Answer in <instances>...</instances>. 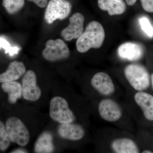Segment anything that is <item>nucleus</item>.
Listing matches in <instances>:
<instances>
[{"mask_svg": "<svg viewBox=\"0 0 153 153\" xmlns=\"http://www.w3.org/2000/svg\"><path fill=\"white\" fill-rule=\"evenodd\" d=\"M50 117L61 124L71 123L75 120L74 113L69 108L68 102L61 97H53L50 102Z\"/></svg>", "mask_w": 153, "mask_h": 153, "instance_id": "obj_3", "label": "nucleus"}, {"mask_svg": "<svg viewBox=\"0 0 153 153\" xmlns=\"http://www.w3.org/2000/svg\"><path fill=\"white\" fill-rule=\"evenodd\" d=\"M98 5L102 10L107 11L111 16L124 13L126 7L123 0H98Z\"/></svg>", "mask_w": 153, "mask_h": 153, "instance_id": "obj_15", "label": "nucleus"}, {"mask_svg": "<svg viewBox=\"0 0 153 153\" xmlns=\"http://www.w3.org/2000/svg\"><path fill=\"white\" fill-rule=\"evenodd\" d=\"M6 127L11 142L22 146L29 143L30 132L21 120L16 117L9 118L6 122Z\"/></svg>", "mask_w": 153, "mask_h": 153, "instance_id": "obj_5", "label": "nucleus"}, {"mask_svg": "<svg viewBox=\"0 0 153 153\" xmlns=\"http://www.w3.org/2000/svg\"><path fill=\"white\" fill-rule=\"evenodd\" d=\"M105 33L99 22L92 21L87 25L82 35L77 38L76 48L80 53H85L91 48L98 49L103 44Z\"/></svg>", "mask_w": 153, "mask_h": 153, "instance_id": "obj_1", "label": "nucleus"}, {"mask_svg": "<svg viewBox=\"0 0 153 153\" xmlns=\"http://www.w3.org/2000/svg\"><path fill=\"white\" fill-rule=\"evenodd\" d=\"M119 56L124 60L131 61L139 60L144 54V49L140 44L134 42H126L117 49Z\"/></svg>", "mask_w": 153, "mask_h": 153, "instance_id": "obj_11", "label": "nucleus"}, {"mask_svg": "<svg viewBox=\"0 0 153 153\" xmlns=\"http://www.w3.org/2000/svg\"><path fill=\"white\" fill-rule=\"evenodd\" d=\"M151 78H152V85L153 88V73L152 74V76H151Z\"/></svg>", "mask_w": 153, "mask_h": 153, "instance_id": "obj_27", "label": "nucleus"}, {"mask_svg": "<svg viewBox=\"0 0 153 153\" xmlns=\"http://www.w3.org/2000/svg\"><path fill=\"white\" fill-rule=\"evenodd\" d=\"M22 95L26 100L36 101L41 97V88L37 84V76L32 70H28L22 80Z\"/></svg>", "mask_w": 153, "mask_h": 153, "instance_id": "obj_7", "label": "nucleus"}, {"mask_svg": "<svg viewBox=\"0 0 153 153\" xmlns=\"http://www.w3.org/2000/svg\"><path fill=\"white\" fill-rule=\"evenodd\" d=\"M25 0H3L2 5L8 13L14 15L25 6Z\"/></svg>", "mask_w": 153, "mask_h": 153, "instance_id": "obj_19", "label": "nucleus"}, {"mask_svg": "<svg viewBox=\"0 0 153 153\" xmlns=\"http://www.w3.org/2000/svg\"><path fill=\"white\" fill-rule=\"evenodd\" d=\"M11 140L4 124L0 121V150H6L10 146Z\"/></svg>", "mask_w": 153, "mask_h": 153, "instance_id": "obj_20", "label": "nucleus"}, {"mask_svg": "<svg viewBox=\"0 0 153 153\" xmlns=\"http://www.w3.org/2000/svg\"><path fill=\"white\" fill-rule=\"evenodd\" d=\"M137 0H126L127 4L129 6H132L135 4Z\"/></svg>", "mask_w": 153, "mask_h": 153, "instance_id": "obj_24", "label": "nucleus"}, {"mask_svg": "<svg viewBox=\"0 0 153 153\" xmlns=\"http://www.w3.org/2000/svg\"><path fill=\"white\" fill-rule=\"evenodd\" d=\"M143 9L148 13H153V0H141Z\"/></svg>", "mask_w": 153, "mask_h": 153, "instance_id": "obj_22", "label": "nucleus"}, {"mask_svg": "<svg viewBox=\"0 0 153 153\" xmlns=\"http://www.w3.org/2000/svg\"><path fill=\"white\" fill-rule=\"evenodd\" d=\"M143 153H152L153 152L149 150H145L143 152Z\"/></svg>", "mask_w": 153, "mask_h": 153, "instance_id": "obj_26", "label": "nucleus"}, {"mask_svg": "<svg viewBox=\"0 0 153 153\" xmlns=\"http://www.w3.org/2000/svg\"><path fill=\"white\" fill-rule=\"evenodd\" d=\"M46 7L44 18L48 25L57 20L66 19L72 9L71 3L67 0H50Z\"/></svg>", "mask_w": 153, "mask_h": 153, "instance_id": "obj_4", "label": "nucleus"}, {"mask_svg": "<svg viewBox=\"0 0 153 153\" xmlns=\"http://www.w3.org/2000/svg\"><path fill=\"white\" fill-rule=\"evenodd\" d=\"M57 132L62 138L72 141L82 139L85 134L82 126L71 123L61 124L58 127Z\"/></svg>", "mask_w": 153, "mask_h": 153, "instance_id": "obj_12", "label": "nucleus"}, {"mask_svg": "<svg viewBox=\"0 0 153 153\" xmlns=\"http://www.w3.org/2000/svg\"><path fill=\"white\" fill-rule=\"evenodd\" d=\"M91 84L94 89L105 96L111 95L115 90L112 79L108 74L103 72L94 74L91 79Z\"/></svg>", "mask_w": 153, "mask_h": 153, "instance_id": "obj_10", "label": "nucleus"}, {"mask_svg": "<svg viewBox=\"0 0 153 153\" xmlns=\"http://www.w3.org/2000/svg\"><path fill=\"white\" fill-rule=\"evenodd\" d=\"M140 26L143 31L149 37H153V27L149 20L147 17L143 16L139 19Z\"/></svg>", "mask_w": 153, "mask_h": 153, "instance_id": "obj_21", "label": "nucleus"}, {"mask_svg": "<svg viewBox=\"0 0 153 153\" xmlns=\"http://www.w3.org/2000/svg\"><path fill=\"white\" fill-rule=\"evenodd\" d=\"M53 137L51 133L45 131L38 137L34 145V152L37 153H52L54 151Z\"/></svg>", "mask_w": 153, "mask_h": 153, "instance_id": "obj_17", "label": "nucleus"}, {"mask_svg": "<svg viewBox=\"0 0 153 153\" xmlns=\"http://www.w3.org/2000/svg\"><path fill=\"white\" fill-rule=\"evenodd\" d=\"M98 110L100 117L110 122L117 121L122 115V111L119 105L110 99L102 100L99 104Z\"/></svg>", "mask_w": 153, "mask_h": 153, "instance_id": "obj_9", "label": "nucleus"}, {"mask_svg": "<svg viewBox=\"0 0 153 153\" xmlns=\"http://www.w3.org/2000/svg\"><path fill=\"white\" fill-rule=\"evenodd\" d=\"M27 151L25 150L22 149H18L15 150L13 152H11V153H27Z\"/></svg>", "mask_w": 153, "mask_h": 153, "instance_id": "obj_25", "label": "nucleus"}, {"mask_svg": "<svg viewBox=\"0 0 153 153\" xmlns=\"http://www.w3.org/2000/svg\"><path fill=\"white\" fill-rule=\"evenodd\" d=\"M124 74L129 84L136 90L142 91L149 86V74L142 65L136 63L129 64L125 68Z\"/></svg>", "mask_w": 153, "mask_h": 153, "instance_id": "obj_2", "label": "nucleus"}, {"mask_svg": "<svg viewBox=\"0 0 153 153\" xmlns=\"http://www.w3.org/2000/svg\"><path fill=\"white\" fill-rule=\"evenodd\" d=\"M137 104L141 108L145 117L153 120V96L143 91H139L134 97Z\"/></svg>", "mask_w": 153, "mask_h": 153, "instance_id": "obj_14", "label": "nucleus"}, {"mask_svg": "<svg viewBox=\"0 0 153 153\" xmlns=\"http://www.w3.org/2000/svg\"><path fill=\"white\" fill-rule=\"evenodd\" d=\"M26 72V67L23 62L13 61L9 64L6 71L0 74V82L15 81L25 74Z\"/></svg>", "mask_w": 153, "mask_h": 153, "instance_id": "obj_13", "label": "nucleus"}, {"mask_svg": "<svg viewBox=\"0 0 153 153\" xmlns=\"http://www.w3.org/2000/svg\"><path fill=\"white\" fill-rule=\"evenodd\" d=\"M70 54L67 44L60 39L48 40L42 53L44 59L50 62L65 60L69 57Z\"/></svg>", "mask_w": 153, "mask_h": 153, "instance_id": "obj_6", "label": "nucleus"}, {"mask_svg": "<svg viewBox=\"0 0 153 153\" xmlns=\"http://www.w3.org/2000/svg\"><path fill=\"white\" fill-rule=\"evenodd\" d=\"M1 88L4 92L8 94L9 101L12 104L16 103L22 95V85L16 81L3 82Z\"/></svg>", "mask_w": 153, "mask_h": 153, "instance_id": "obj_18", "label": "nucleus"}, {"mask_svg": "<svg viewBox=\"0 0 153 153\" xmlns=\"http://www.w3.org/2000/svg\"><path fill=\"white\" fill-rule=\"evenodd\" d=\"M111 148L117 153H138V148L135 143L130 139L121 138L114 140L111 142Z\"/></svg>", "mask_w": 153, "mask_h": 153, "instance_id": "obj_16", "label": "nucleus"}, {"mask_svg": "<svg viewBox=\"0 0 153 153\" xmlns=\"http://www.w3.org/2000/svg\"><path fill=\"white\" fill-rule=\"evenodd\" d=\"M68 27L61 31L60 36L66 41L77 39L82 35L84 30L83 24L85 18L82 14L75 13L69 19Z\"/></svg>", "mask_w": 153, "mask_h": 153, "instance_id": "obj_8", "label": "nucleus"}, {"mask_svg": "<svg viewBox=\"0 0 153 153\" xmlns=\"http://www.w3.org/2000/svg\"><path fill=\"white\" fill-rule=\"evenodd\" d=\"M30 1L33 2L35 4L41 8H44L48 4V0H28Z\"/></svg>", "mask_w": 153, "mask_h": 153, "instance_id": "obj_23", "label": "nucleus"}]
</instances>
